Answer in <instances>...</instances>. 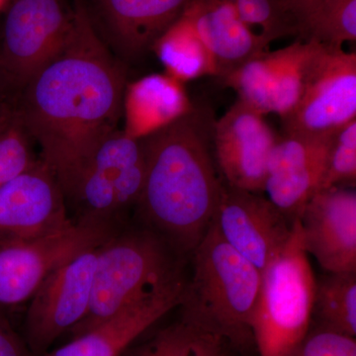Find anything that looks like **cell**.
Masks as SVG:
<instances>
[{
	"mask_svg": "<svg viewBox=\"0 0 356 356\" xmlns=\"http://www.w3.org/2000/svg\"><path fill=\"white\" fill-rule=\"evenodd\" d=\"M307 49L308 44L304 40L283 48L284 53L276 72L271 96V113L277 114L281 120L291 113L301 96Z\"/></svg>",
	"mask_w": 356,
	"mask_h": 356,
	"instance_id": "cell-25",
	"label": "cell"
},
{
	"mask_svg": "<svg viewBox=\"0 0 356 356\" xmlns=\"http://www.w3.org/2000/svg\"><path fill=\"white\" fill-rule=\"evenodd\" d=\"M200 334L195 327L179 320L130 350L127 356H189Z\"/></svg>",
	"mask_w": 356,
	"mask_h": 356,
	"instance_id": "cell-28",
	"label": "cell"
},
{
	"mask_svg": "<svg viewBox=\"0 0 356 356\" xmlns=\"http://www.w3.org/2000/svg\"><path fill=\"white\" fill-rule=\"evenodd\" d=\"M153 50L177 81L216 76L212 56L186 18L182 17L168 30Z\"/></svg>",
	"mask_w": 356,
	"mask_h": 356,
	"instance_id": "cell-20",
	"label": "cell"
},
{
	"mask_svg": "<svg viewBox=\"0 0 356 356\" xmlns=\"http://www.w3.org/2000/svg\"><path fill=\"white\" fill-rule=\"evenodd\" d=\"M74 22L62 0H16L0 47V100L13 106L33 77L62 50Z\"/></svg>",
	"mask_w": 356,
	"mask_h": 356,
	"instance_id": "cell-7",
	"label": "cell"
},
{
	"mask_svg": "<svg viewBox=\"0 0 356 356\" xmlns=\"http://www.w3.org/2000/svg\"><path fill=\"white\" fill-rule=\"evenodd\" d=\"M102 243L56 269L28 302L24 341L33 355H46L58 337L69 334L83 320L90 301L96 259Z\"/></svg>",
	"mask_w": 356,
	"mask_h": 356,
	"instance_id": "cell-10",
	"label": "cell"
},
{
	"mask_svg": "<svg viewBox=\"0 0 356 356\" xmlns=\"http://www.w3.org/2000/svg\"><path fill=\"white\" fill-rule=\"evenodd\" d=\"M215 121L209 107L193 104L140 138L145 179L136 216L184 259L210 228L221 193L211 152Z\"/></svg>",
	"mask_w": 356,
	"mask_h": 356,
	"instance_id": "cell-2",
	"label": "cell"
},
{
	"mask_svg": "<svg viewBox=\"0 0 356 356\" xmlns=\"http://www.w3.org/2000/svg\"><path fill=\"white\" fill-rule=\"evenodd\" d=\"M74 224L62 187L40 156L0 186V241L29 240Z\"/></svg>",
	"mask_w": 356,
	"mask_h": 356,
	"instance_id": "cell-13",
	"label": "cell"
},
{
	"mask_svg": "<svg viewBox=\"0 0 356 356\" xmlns=\"http://www.w3.org/2000/svg\"><path fill=\"white\" fill-rule=\"evenodd\" d=\"M34 142L9 108L0 123V186L35 165Z\"/></svg>",
	"mask_w": 356,
	"mask_h": 356,
	"instance_id": "cell-26",
	"label": "cell"
},
{
	"mask_svg": "<svg viewBox=\"0 0 356 356\" xmlns=\"http://www.w3.org/2000/svg\"><path fill=\"white\" fill-rule=\"evenodd\" d=\"M278 136L264 115L238 100L215 121L213 149L224 184L264 194L267 168Z\"/></svg>",
	"mask_w": 356,
	"mask_h": 356,
	"instance_id": "cell-14",
	"label": "cell"
},
{
	"mask_svg": "<svg viewBox=\"0 0 356 356\" xmlns=\"http://www.w3.org/2000/svg\"><path fill=\"white\" fill-rule=\"evenodd\" d=\"M8 109V105L4 104V103L0 100V123H1L2 120H3L4 116H6Z\"/></svg>",
	"mask_w": 356,
	"mask_h": 356,
	"instance_id": "cell-33",
	"label": "cell"
},
{
	"mask_svg": "<svg viewBox=\"0 0 356 356\" xmlns=\"http://www.w3.org/2000/svg\"><path fill=\"white\" fill-rule=\"evenodd\" d=\"M243 22L270 44L283 37L298 35L294 18L282 0H232Z\"/></svg>",
	"mask_w": 356,
	"mask_h": 356,
	"instance_id": "cell-24",
	"label": "cell"
},
{
	"mask_svg": "<svg viewBox=\"0 0 356 356\" xmlns=\"http://www.w3.org/2000/svg\"><path fill=\"white\" fill-rule=\"evenodd\" d=\"M177 81L153 76L136 86L134 95L138 100L139 118L136 120L134 137L140 138L153 132L191 109L193 104Z\"/></svg>",
	"mask_w": 356,
	"mask_h": 356,
	"instance_id": "cell-21",
	"label": "cell"
},
{
	"mask_svg": "<svg viewBox=\"0 0 356 356\" xmlns=\"http://www.w3.org/2000/svg\"><path fill=\"white\" fill-rule=\"evenodd\" d=\"M302 40L343 48L356 40V0H325L299 29Z\"/></svg>",
	"mask_w": 356,
	"mask_h": 356,
	"instance_id": "cell-23",
	"label": "cell"
},
{
	"mask_svg": "<svg viewBox=\"0 0 356 356\" xmlns=\"http://www.w3.org/2000/svg\"><path fill=\"white\" fill-rule=\"evenodd\" d=\"M283 53L280 49L257 56L224 77L222 83L236 91L238 100L266 116L271 113L273 84Z\"/></svg>",
	"mask_w": 356,
	"mask_h": 356,
	"instance_id": "cell-22",
	"label": "cell"
},
{
	"mask_svg": "<svg viewBox=\"0 0 356 356\" xmlns=\"http://www.w3.org/2000/svg\"><path fill=\"white\" fill-rule=\"evenodd\" d=\"M213 221L224 240L261 273L292 233L293 222L266 196L224 182Z\"/></svg>",
	"mask_w": 356,
	"mask_h": 356,
	"instance_id": "cell-12",
	"label": "cell"
},
{
	"mask_svg": "<svg viewBox=\"0 0 356 356\" xmlns=\"http://www.w3.org/2000/svg\"><path fill=\"white\" fill-rule=\"evenodd\" d=\"M120 228L74 222L29 240L0 241V310L28 303L51 273Z\"/></svg>",
	"mask_w": 356,
	"mask_h": 356,
	"instance_id": "cell-9",
	"label": "cell"
},
{
	"mask_svg": "<svg viewBox=\"0 0 356 356\" xmlns=\"http://www.w3.org/2000/svg\"><path fill=\"white\" fill-rule=\"evenodd\" d=\"M306 42L301 96L291 113L281 120L283 131L298 135H334L356 120V55L313 40Z\"/></svg>",
	"mask_w": 356,
	"mask_h": 356,
	"instance_id": "cell-8",
	"label": "cell"
},
{
	"mask_svg": "<svg viewBox=\"0 0 356 356\" xmlns=\"http://www.w3.org/2000/svg\"><path fill=\"white\" fill-rule=\"evenodd\" d=\"M235 348L222 337L210 334H200L189 356H235Z\"/></svg>",
	"mask_w": 356,
	"mask_h": 356,
	"instance_id": "cell-31",
	"label": "cell"
},
{
	"mask_svg": "<svg viewBox=\"0 0 356 356\" xmlns=\"http://www.w3.org/2000/svg\"><path fill=\"white\" fill-rule=\"evenodd\" d=\"M290 356H356L355 337L316 325Z\"/></svg>",
	"mask_w": 356,
	"mask_h": 356,
	"instance_id": "cell-29",
	"label": "cell"
},
{
	"mask_svg": "<svg viewBox=\"0 0 356 356\" xmlns=\"http://www.w3.org/2000/svg\"><path fill=\"white\" fill-rule=\"evenodd\" d=\"M315 281L296 219L289 241L262 271L252 323L259 356H290L301 343L312 325Z\"/></svg>",
	"mask_w": 356,
	"mask_h": 356,
	"instance_id": "cell-5",
	"label": "cell"
},
{
	"mask_svg": "<svg viewBox=\"0 0 356 356\" xmlns=\"http://www.w3.org/2000/svg\"><path fill=\"white\" fill-rule=\"evenodd\" d=\"M356 181V120L332 135L320 189L353 187Z\"/></svg>",
	"mask_w": 356,
	"mask_h": 356,
	"instance_id": "cell-27",
	"label": "cell"
},
{
	"mask_svg": "<svg viewBox=\"0 0 356 356\" xmlns=\"http://www.w3.org/2000/svg\"><path fill=\"white\" fill-rule=\"evenodd\" d=\"M356 336V273H327L315 281L312 323Z\"/></svg>",
	"mask_w": 356,
	"mask_h": 356,
	"instance_id": "cell-19",
	"label": "cell"
},
{
	"mask_svg": "<svg viewBox=\"0 0 356 356\" xmlns=\"http://www.w3.org/2000/svg\"><path fill=\"white\" fill-rule=\"evenodd\" d=\"M184 17L209 51L221 81L248 60L269 51V44L241 19L232 0H193Z\"/></svg>",
	"mask_w": 356,
	"mask_h": 356,
	"instance_id": "cell-18",
	"label": "cell"
},
{
	"mask_svg": "<svg viewBox=\"0 0 356 356\" xmlns=\"http://www.w3.org/2000/svg\"><path fill=\"white\" fill-rule=\"evenodd\" d=\"M193 0H89L93 29L122 64L137 62L184 17Z\"/></svg>",
	"mask_w": 356,
	"mask_h": 356,
	"instance_id": "cell-11",
	"label": "cell"
},
{
	"mask_svg": "<svg viewBox=\"0 0 356 356\" xmlns=\"http://www.w3.org/2000/svg\"><path fill=\"white\" fill-rule=\"evenodd\" d=\"M145 179V158L140 138L120 129L96 149L65 196L74 222L121 228L135 210Z\"/></svg>",
	"mask_w": 356,
	"mask_h": 356,
	"instance_id": "cell-6",
	"label": "cell"
},
{
	"mask_svg": "<svg viewBox=\"0 0 356 356\" xmlns=\"http://www.w3.org/2000/svg\"><path fill=\"white\" fill-rule=\"evenodd\" d=\"M285 7L294 18L297 28L299 29L301 25L307 20L316 9L318 8L325 0H282Z\"/></svg>",
	"mask_w": 356,
	"mask_h": 356,
	"instance_id": "cell-32",
	"label": "cell"
},
{
	"mask_svg": "<svg viewBox=\"0 0 356 356\" xmlns=\"http://www.w3.org/2000/svg\"><path fill=\"white\" fill-rule=\"evenodd\" d=\"M186 278L133 302L106 322L43 356H123L140 336L179 306Z\"/></svg>",
	"mask_w": 356,
	"mask_h": 356,
	"instance_id": "cell-17",
	"label": "cell"
},
{
	"mask_svg": "<svg viewBox=\"0 0 356 356\" xmlns=\"http://www.w3.org/2000/svg\"><path fill=\"white\" fill-rule=\"evenodd\" d=\"M126 67L105 47L77 2L62 50L11 106L65 196L96 149L119 129Z\"/></svg>",
	"mask_w": 356,
	"mask_h": 356,
	"instance_id": "cell-1",
	"label": "cell"
},
{
	"mask_svg": "<svg viewBox=\"0 0 356 356\" xmlns=\"http://www.w3.org/2000/svg\"><path fill=\"white\" fill-rule=\"evenodd\" d=\"M0 356H34L0 310Z\"/></svg>",
	"mask_w": 356,
	"mask_h": 356,
	"instance_id": "cell-30",
	"label": "cell"
},
{
	"mask_svg": "<svg viewBox=\"0 0 356 356\" xmlns=\"http://www.w3.org/2000/svg\"><path fill=\"white\" fill-rule=\"evenodd\" d=\"M191 257L193 270L177 307L180 320L242 353L254 344L252 323L261 271L224 240L214 221Z\"/></svg>",
	"mask_w": 356,
	"mask_h": 356,
	"instance_id": "cell-3",
	"label": "cell"
},
{
	"mask_svg": "<svg viewBox=\"0 0 356 356\" xmlns=\"http://www.w3.org/2000/svg\"><path fill=\"white\" fill-rule=\"evenodd\" d=\"M185 259L144 225H124L100 245L88 311L69 332L79 336L142 297L184 277Z\"/></svg>",
	"mask_w": 356,
	"mask_h": 356,
	"instance_id": "cell-4",
	"label": "cell"
},
{
	"mask_svg": "<svg viewBox=\"0 0 356 356\" xmlns=\"http://www.w3.org/2000/svg\"><path fill=\"white\" fill-rule=\"evenodd\" d=\"M303 248L325 273H356V192L318 191L299 217Z\"/></svg>",
	"mask_w": 356,
	"mask_h": 356,
	"instance_id": "cell-15",
	"label": "cell"
},
{
	"mask_svg": "<svg viewBox=\"0 0 356 356\" xmlns=\"http://www.w3.org/2000/svg\"><path fill=\"white\" fill-rule=\"evenodd\" d=\"M331 136L284 134L273 147L264 194L293 222L299 219L324 175Z\"/></svg>",
	"mask_w": 356,
	"mask_h": 356,
	"instance_id": "cell-16",
	"label": "cell"
}]
</instances>
